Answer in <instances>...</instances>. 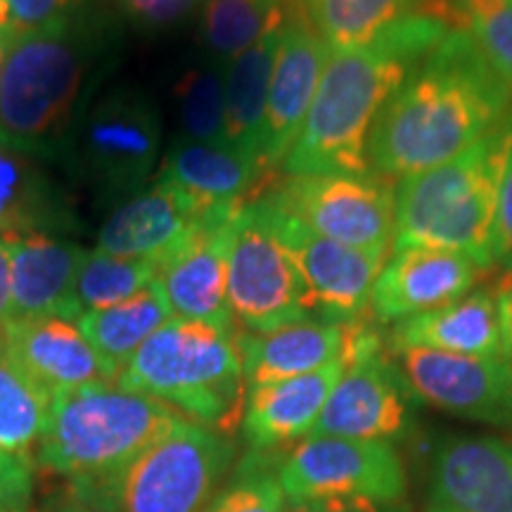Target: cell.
I'll return each mask as SVG.
<instances>
[{
  "mask_svg": "<svg viewBox=\"0 0 512 512\" xmlns=\"http://www.w3.org/2000/svg\"><path fill=\"white\" fill-rule=\"evenodd\" d=\"M169 320H174V313L166 302L164 290L155 280L145 290L128 297L126 302L83 313L76 323L117 384L121 370L136 356V351Z\"/></svg>",
  "mask_w": 512,
  "mask_h": 512,
  "instance_id": "28",
  "label": "cell"
},
{
  "mask_svg": "<svg viewBox=\"0 0 512 512\" xmlns=\"http://www.w3.org/2000/svg\"><path fill=\"white\" fill-rule=\"evenodd\" d=\"M31 491H34L31 458L0 448V510H27Z\"/></svg>",
  "mask_w": 512,
  "mask_h": 512,
  "instance_id": "36",
  "label": "cell"
},
{
  "mask_svg": "<svg viewBox=\"0 0 512 512\" xmlns=\"http://www.w3.org/2000/svg\"><path fill=\"white\" fill-rule=\"evenodd\" d=\"M157 280V266L150 261L126 259L102 249L86 252L72 292V316L107 309L145 290Z\"/></svg>",
  "mask_w": 512,
  "mask_h": 512,
  "instance_id": "31",
  "label": "cell"
},
{
  "mask_svg": "<svg viewBox=\"0 0 512 512\" xmlns=\"http://www.w3.org/2000/svg\"><path fill=\"white\" fill-rule=\"evenodd\" d=\"M349 325L302 320L271 332L235 330L242 373L249 387L320 370L347 354Z\"/></svg>",
  "mask_w": 512,
  "mask_h": 512,
  "instance_id": "23",
  "label": "cell"
},
{
  "mask_svg": "<svg viewBox=\"0 0 512 512\" xmlns=\"http://www.w3.org/2000/svg\"><path fill=\"white\" fill-rule=\"evenodd\" d=\"M396 349H434L460 356L505 358L496 294L467 292L456 302L394 323L389 335Z\"/></svg>",
  "mask_w": 512,
  "mask_h": 512,
  "instance_id": "24",
  "label": "cell"
},
{
  "mask_svg": "<svg viewBox=\"0 0 512 512\" xmlns=\"http://www.w3.org/2000/svg\"><path fill=\"white\" fill-rule=\"evenodd\" d=\"M10 29L31 31L83 10V0H8Z\"/></svg>",
  "mask_w": 512,
  "mask_h": 512,
  "instance_id": "37",
  "label": "cell"
},
{
  "mask_svg": "<svg viewBox=\"0 0 512 512\" xmlns=\"http://www.w3.org/2000/svg\"><path fill=\"white\" fill-rule=\"evenodd\" d=\"M112 31L88 12L19 31L0 79V145L64 159L112 67Z\"/></svg>",
  "mask_w": 512,
  "mask_h": 512,
  "instance_id": "3",
  "label": "cell"
},
{
  "mask_svg": "<svg viewBox=\"0 0 512 512\" xmlns=\"http://www.w3.org/2000/svg\"><path fill=\"white\" fill-rule=\"evenodd\" d=\"M287 19V0H204L202 38L209 53L233 60Z\"/></svg>",
  "mask_w": 512,
  "mask_h": 512,
  "instance_id": "30",
  "label": "cell"
},
{
  "mask_svg": "<svg viewBox=\"0 0 512 512\" xmlns=\"http://www.w3.org/2000/svg\"><path fill=\"white\" fill-rule=\"evenodd\" d=\"M510 112L508 83L467 31L451 29L382 107L368 138L370 171L401 181L444 164Z\"/></svg>",
  "mask_w": 512,
  "mask_h": 512,
  "instance_id": "1",
  "label": "cell"
},
{
  "mask_svg": "<svg viewBox=\"0 0 512 512\" xmlns=\"http://www.w3.org/2000/svg\"><path fill=\"white\" fill-rule=\"evenodd\" d=\"M510 271H512V268H510Z\"/></svg>",
  "mask_w": 512,
  "mask_h": 512,
  "instance_id": "47",
  "label": "cell"
},
{
  "mask_svg": "<svg viewBox=\"0 0 512 512\" xmlns=\"http://www.w3.org/2000/svg\"><path fill=\"white\" fill-rule=\"evenodd\" d=\"M233 460L235 446L228 434L183 418L119 475L76 489L107 512H204L221 491Z\"/></svg>",
  "mask_w": 512,
  "mask_h": 512,
  "instance_id": "7",
  "label": "cell"
},
{
  "mask_svg": "<svg viewBox=\"0 0 512 512\" xmlns=\"http://www.w3.org/2000/svg\"><path fill=\"white\" fill-rule=\"evenodd\" d=\"M275 472V451H252L240 460L204 512H290Z\"/></svg>",
  "mask_w": 512,
  "mask_h": 512,
  "instance_id": "35",
  "label": "cell"
},
{
  "mask_svg": "<svg viewBox=\"0 0 512 512\" xmlns=\"http://www.w3.org/2000/svg\"><path fill=\"white\" fill-rule=\"evenodd\" d=\"M50 396L12 361L0 332V448L29 456L46 425Z\"/></svg>",
  "mask_w": 512,
  "mask_h": 512,
  "instance_id": "33",
  "label": "cell"
},
{
  "mask_svg": "<svg viewBox=\"0 0 512 512\" xmlns=\"http://www.w3.org/2000/svg\"><path fill=\"white\" fill-rule=\"evenodd\" d=\"M330 48L306 24L287 15L268 88L261 155L268 169L283 166L316 98Z\"/></svg>",
  "mask_w": 512,
  "mask_h": 512,
  "instance_id": "19",
  "label": "cell"
},
{
  "mask_svg": "<svg viewBox=\"0 0 512 512\" xmlns=\"http://www.w3.org/2000/svg\"><path fill=\"white\" fill-rule=\"evenodd\" d=\"M344 361L347 368L325 401L309 437L389 444L403 437L413 422V392L396 363L382 354L380 335L361 320L349 323Z\"/></svg>",
  "mask_w": 512,
  "mask_h": 512,
  "instance_id": "11",
  "label": "cell"
},
{
  "mask_svg": "<svg viewBox=\"0 0 512 512\" xmlns=\"http://www.w3.org/2000/svg\"><path fill=\"white\" fill-rule=\"evenodd\" d=\"M214 211L200 207L176 185L157 178V183L131 195L107 216L98 233V249L126 259L150 261L159 268Z\"/></svg>",
  "mask_w": 512,
  "mask_h": 512,
  "instance_id": "18",
  "label": "cell"
},
{
  "mask_svg": "<svg viewBox=\"0 0 512 512\" xmlns=\"http://www.w3.org/2000/svg\"><path fill=\"white\" fill-rule=\"evenodd\" d=\"M273 226L290 249L309 287L313 320L349 325L370 309V294L382 271L384 249H356L313 233L261 192Z\"/></svg>",
  "mask_w": 512,
  "mask_h": 512,
  "instance_id": "13",
  "label": "cell"
},
{
  "mask_svg": "<svg viewBox=\"0 0 512 512\" xmlns=\"http://www.w3.org/2000/svg\"><path fill=\"white\" fill-rule=\"evenodd\" d=\"M268 171L259 159L228 143H192L181 138L164 155L157 178L214 211L242 207L259 197Z\"/></svg>",
  "mask_w": 512,
  "mask_h": 512,
  "instance_id": "22",
  "label": "cell"
},
{
  "mask_svg": "<svg viewBox=\"0 0 512 512\" xmlns=\"http://www.w3.org/2000/svg\"><path fill=\"white\" fill-rule=\"evenodd\" d=\"M119 389L157 399L223 434L240 425L247 382L235 332L174 318L121 370Z\"/></svg>",
  "mask_w": 512,
  "mask_h": 512,
  "instance_id": "6",
  "label": "cell"
},
{
  "mask_svg": "<svg viewBox=\"0 0 512 512\" xmlns=\"http://www.w3.org/2000/svg\"><path fill=\"white\" fill-rule=\"evenodd\" d=\"M394 363L415 399L484 425L512 427V361L434 349H396Z\"/></svg>",
  "mask_w": 512,
  "mask_h": 512,
  "instance_id": "14",
  "label": "cell"
},
{
  "mask_svg": "<svg viewBox=\"0 0 512 512\" xmlns=\"http://www.w3.org/2000/svg\"><path fill=\"white\" fill-rule=\"evenodd\" d=\"M275 472L287 501H370L382 508L406 496V470L389 441L306 437L285 456L275 451Z\"/></svg>",
  "mask_w": 512,
  "mask_h": 512,
  "instance_id": "10",
  "label": "cell"
},
{
  "mask_svg": "<svg viewBox=\"0 0 512 512\" xmlns=\"http://www.w3.org/2000/svg\"><path fill=\"white\" fill-rule=\"evenodd\" d=\"M12 318V242L0 238V332Z\"/></svg>",
  "mask_w": 512,
  "mask_h": 512,
  "instance_id": "41",
  "label": "cell"
},
{
  "mask_svg": "<svg viewBox=\"0 0 512 512\" xmlns=\"http://www.w3.org/2000/svg\"><path fill=\"white\" fill-rule=\"evenodd\" d=\"M3 339L12 361L50 401L91 384H114L110 370L74 320L60 316L10 320Z\"/></svg>",
  "mask_w": 512,
  "mask_h": 512,
  "instance_id": "17",
  "label": "cell"
},
{
  "mask_svg": "<svg viewBox=\"0 0 512 512\" xmlns=\"http://www.w3.org/2000/svg\"><path fill=\"white\" fill-rule=\"evenodd\" d=\"M266 195L323 238L356 249L392 247L396 188L375 171L285 176Z\"/></svg>",
  "mask_w": 512,
  "mask_h": 512,
  "instance_id": "12",
  "label": "cell"
},
{
  "mask_svg": "<svg viewBox=\"0 0 512 512\" xmlns=\"http://www.w3.org/2000/svg\"><path fill=\"white\" fill-rule=\"evenodd\" d=\"M0 512H27V510H0Z\"/></svg>",
  "mask_w": 512,
  "mask_h": 512,
  "instance_id": "46",
  "label": "cell"
},
{
  "mask_svg": "<svg viewBox=\"0 0 512 512\" xmlns=\"http://www.w3.org/2000/svg\"><path fill=\"white\" fill-rule=\"evenodd\" d=\"M183 140L226 143V69L195 64L176 83Z\"/></svg>",
  "mask_w": 512,
  "mask_h": 512,
  "instance_id": "34",
  "label": "cell"
},
{
  "mask_svg": "<svg viewBox=\"0 0 512 512\" xmlns=\"http://www.w3.org/2000/svg\"><path fill=\"white\" fill-rule=\"evenodd\" d=\"M15 38H17V31L0 29V79H3L5 64H8V55H10L12 43H15Z\"/></svg>",
  "mask_w": 512,
  "mask_h": 512,
  "instance_id": "44",
  "label": "cell"
},
{
  "mask_svg": "<svg viewBox=\"0 0 512 512\" xmlns=\"http://www.w3.org/2000/svg\"><path fill=\"white\" fill-rule=\"evenodd\" d=\"M494 264L512 268V112H510V147L498 190V207L494 223Z\"/></svg>",
  "mask_w": 512,
  "mask_h": 512,
  "instance_id": "39",
  "label": "cell"
},
{
  "mask_svg": "<svg viewBox=\"0 0 512 512\" xmlns=\"http://www.w3.org/2000/svg\"><path fill=\"white\" fill-rule=\"evenodd\" d=\"M427 12L467 31L512 91V0H430Z\"/></svg>",
  "mask_w": 512,
  "mask_h": 512,
  "instance_id": "32",
  "label": "cell"
},
{
  "mask_svg": "<svg viewBox=\"0 0 512 512\" xmlns=\"http://www.w3.org/2000/svg\"><path fill=\"white\" fill-rule=\"evenodd\" d=\"M427 512H451V510H441V508H430Z\"/></svg>",
  "mask_w": 512,
  "mask_h": 512,
  "instance_id": "45",
  "label": "cell"
},
{
  "mask_svg": "<svg viewBox=\"0 0 512 512\" xmlns=\"http://www.w3.org/2000/svg\"><path fill=\"white\" fill-rule=\"evenodd\" d=\"M285 22L268 29L254 46L233 57L226 69V143L256 157L261 164L268 88Z\"/></svg>",
  "mask_w": 512,
  "mask_h": 512,
  "instance_id": "27",
  "label": "cell"
},
{
  "mask_svg": "<svg viewBox=\"0 0 512 512\" xmlns=\"http://www.w3.org/2000/svg\"><path fill=\"white\" fill-rule=\"evenodd\" d=\"M451 27L434 15H411L368 41L330 48L316 98L287 152V176L366 174L368 138L382 107Z\"/></svg>",
  "mask_w": 512,
  "mask_h": 512,
  "instance_id": "2",
  "label": "cell"
},
{
  "mask_svg": "<svg viewBox=\"0 0 512 512\" xmlns=\"http://www.w3.org/2000/svg\"><path fill=\"white\" fill-rule=\"evenodd\" d=\"M117 3L140 27L164 29L188 17L202 0H117Z\"/></svg>",
  "mask_w": 512,
  "mask_h": 512,
  "instance_id": "38",
  "label": "cell"
},
{
  "mask_svg": "<svg viewBox=\"0 0 512 512\" xmlns=\"http://www.w3.org/2000/svg\"><path fill=\"white\" fill-rule=\"evenodd\" d=\"M510 147V114L458 157L401 178L396 188L392 252L441 249L494 266L498 190Z\"/></svg>",
  "mask_w": 512,
  "mask_h": 512,
  "instance_id": "4",
  "label": "cell"
},
{
  "mask_svg": "<svg viewBox=\"0 0 512 512\" xmlns=\"http://www.w3.org/2000/svg\"><path fill=\"white\" fill-rule=\"evenodd\" d=\"M36 512H107L100 503H95L91 496L83 494L74 484H67L64 489L50 494L41 508Z\"/></svg>",
  "mask_w": 512,
  "mask_h": 512,
  "instance_id": "40",
  "label": "cell"
},
{
  "mask_svg": "<svg viewBox=\"0 0 512 512\" xmlns=\"http://www.w3.org/2000/svg\"><path fill=\"white\" fill-rule=\"evenodd\" d=\"M12 242V318L72 316V292L86 249L57 235H27Z\"/></svg>",
  "mask_w": 512,
  "mask_h": 512,
  "instance_id": "25",
  "label": "cell"
},
{
  "mask_svg": "<svg viewBox=\"0 0 512 512\" xmlns=\"http://www.w3.org/2000/svg\"><path fill=\"white\" fill-rule=\"evenodd\" d=\"M344 368L347 361L339 358L313 373L249 387L240 430L252 451H278L309 437Z\"/></svg>",
  "mask_w": 512,
  "mask_h": 512,
  "instance_id": "21",
  "label": "cell"
},
{
  "mask_svg": "<svg viewBox=\"0 0 512 512\" xmlns=\"http://www.w3.org/2000/svg\"><path fill=\"white\" fill-rule=\"evenodd\" d=\"M498 325H501L505 358L512 361V283L496 294Z\"/></svg>",
  "mask_w": 512,
  "mask_h": 512,
  "instance_id": "43",
  "label": "cell"
},
{
  "mask_svg": "<svg viewBox=\"0 0 512 512\" xmlns=\"http://www.w3.org/2000/svg\"><path fill=\"white\" fill-rule=\"evenodd\" d=\"M162 150V117L136 86H119L88 107L64 162L105 197H131L152 178Z\"/></svg>",
  "mask_w": 512,
  "mask_h": 512,
  "instance_id": "9",
  "label": "cell"
},
{
  "mask_svg": "<svg viewBox=\"0 0 512 512\" xmlns=\"http://www.w3.org/2000/svg\"><path fill=\"white\" fill-rule=\"evenodd\" d=\"M240 207L219 209L178 245L157 268V283L164 290L174 318L207 323L235 332L228 306V238L230 221Z\"/></svg>",
  "mask_w": 512,
  "mask_h": 512,
  "instance_id": "15",
  "label": "cell"
},
{
  "mask_svg": "<svg viewBox=\"0 0 512 512\" xmlns=\"http://www.w3.org/2000/svg\"><path fill=\"white\" fill-rule=\"evenodd\" d=\"M74 228L72 202L38 159L0 145V238L57 235Z\"/></svg>",
  "mask_w": 512,
  "mask_h": 512,
  "instance_id": "26",
  "label": "cell"
},
{
  "mask_svg": "<svg viewBox=\"0 0 512 512\" xmlns=\"http://www.w3.org/2000/svg\"><path fill=\"white\" fill-rule=\"evenodd\" d=\"M479 268L475 261L456 252L411 247L392 252V259L377 275L370 311L380 323H399L418 313L439 309L475 285Z\"/></svg>",
  "mask_w": 512,
  "mask_h": 512,
  "instance_id": "20",
  "label": "cell"
},
{
  "mask_svg": "<svg viewBox=\"0 0 512 512\" xmlns=\"http://www.w3.org/2000/svg\"><path fill=\"white\" fill-rule=\"evenodd\" d=\"M290 512H382V505L370 501H313L294 505Z\"/></svg>",
  "mask_w": 512,
  "mask_h": 512,
  "instance_id": "42",
  "label": "cell"
},
{
  "mask_svg": "<svg viewBox=\"0 0 512 512\" xmlns=\"http://www.w3.org/2000/svg\"><path fill=\"white\" fill-rule=\"evenodd\" d=\"M228 306L245 332L313 320L309 287L273 226L264 195L235 211L228 238Z\"/></svg>",
  "mask_w": 512,
  "mask_h": 512,
  "instance_id": "8",
  "label": "cell"
},
{
  "mask_svg": "<svg viewBox=\"0 0 512 512\" xmlns=\"http://www.w3.org/2000/svg\"><path fill=\"white\" fill-rule=\"evenodd\" d=\"M432 508L512 512V444L496 437H446L434 446Z\"/></svg>",
  "mask_w": 512,
  "mask_h": 512,
  "instance_id": "16",
  "label": "cell"
},
{
  "mask_svg": "<svg viewBox=\"0 0 512 512\" xmlns=\"http://www.w3.org/2000/svg\"><path fill=\"white\" fill-rule=\"evenodd\" d=\"M181 420L150 396L91 384L50 401L36 460L69 484L95 486L119 475Z\"/></svg>",
  "mask_w": 512,
  "mask_h": 512,
  "instance_id": "5",
  "label": "cell"
},
{
  "mask_svg": "<svg viewBox=\"0 0 512 512\" xmlns=\"http://www.w3.org/2000/svg\"><path fill=\"white\" fill-rule=\"evenodd\" d=\"M425 10L427 0H287V15L306 24L328 48L356 46Z\"/></svg>",
  "mask_w": 512,
  "mask_h": 512,
  "instance_id": "29",
  "label": "cell"
}]
</instances>
